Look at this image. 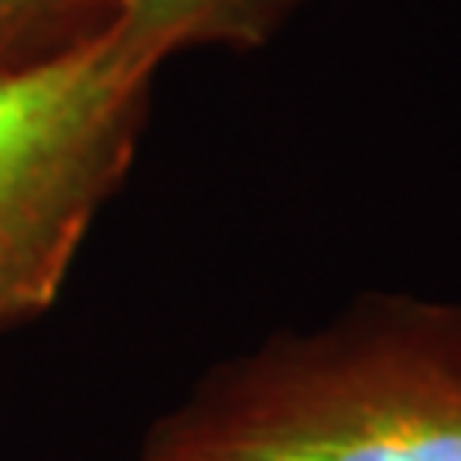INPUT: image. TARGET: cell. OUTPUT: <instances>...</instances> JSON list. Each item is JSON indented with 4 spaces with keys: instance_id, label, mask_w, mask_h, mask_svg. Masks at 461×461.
<instances>
[{
    "instance_id": "1",
    "label": "cell",
    "mask_w": 461,
    "mask_h": 461,
    "mask_svg": "<svg viewBox=\"0 0 461 461\" xmlns=\"http://www.w3.org/2000/svg\"><path fill=\"white\" fill-rule=\"evenodd\" d=\"M144 461H461V304L366 294L212 366Z\"/></svg>"
},
{
    "instance_id": "4",
    "label": "cell",
    "mask_w": 461,
    "mask_h": 461,
    "mask_svg": "<svg viewBox=\"0 0 461 461\" xmlns=\"http://www.w3.org/2000/svg\"><path fill=\"white\" fill-rule=\"evenodd\" d=\"M120 0H0V72L32 68L116 28Z\"/></svg>"
},
{
    "instance_id": "3",
    "label": "cell",
    "mask_w": 461,
    "mask_h": 461,
    "mask_svg": "<svg viewBox=\"0 0 461 461\" xmlns=\"http://www.w3.org/2000/svg\"><path fill=\"white\" fill-rule=\"evenodd\" d=\"M304 0H120L116 32L165 66L188 49H260Z\"/></svg>"
},
{
    "instance_id": "2",
    "label": "cell",
    "mask_w": 461,
    "mask_h": 461,
    "mask_svg": "<svg viewBox=\"0 0 461 461\" xmlns=\"http://www.w3.org/2000/svg\"><path fill=\"white\" fill-rule=\"evenodd\" d=\"M158 68L113 28L51 62L0 72V331L62 294L133 165Z\"/></svg>"
}]
</instances>
